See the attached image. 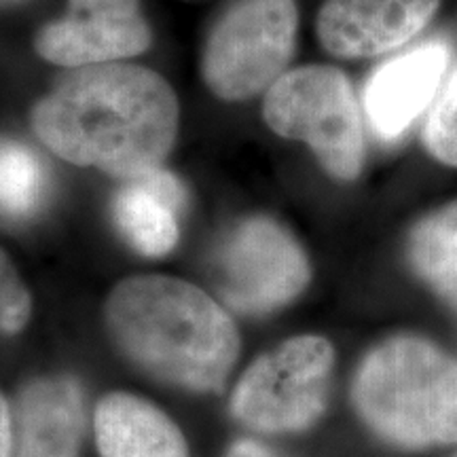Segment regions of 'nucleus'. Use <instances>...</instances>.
<instances>
[{
  "instance_id": "1",
  "label": "nucleus",
  "mask_w": 457,
  "mask_h": 457,
  "mask_svg": "<svg viewBox=\"0 0 457 457\" xmlns=\"http://www.w3.org/2000/svg\"><path fill=\"white\" fill-rule=\"evenodd\" d=\"M179 117V100L163 77L111 62L60 79L32 108V128L66 162L128 180L162 168Z\"/></svg>"
},
{
  "instance_id": "2",
  "label": "nucleus",
  "mask_w": 457,
  "mask_h": 457,
  "mask_svg": "<svg viewBox=\"0 0 457 457\" xmlns=\"http://www.w3.org/2000/svg\"><path fill=\"white\" fill-rule=\"evenodd\" d=\"M106 322L138 367L188 390L220 392L239 356L236 324L219 303L185 279H123L108 296Z\"/></svg>"
},
{
  "instance_id": "3",
  "label": "nucleus",
  "mask_w": 457,
  "mask_h": 457,
  "mask_svg": "<svg viewBox=\"0 0 457 457\" xmlns=\"http://www.w3.org/2000/svg\"><path fill=\"white\" fill-rule=\"evenodd\" d=\"M352 398L370 430L398 447L457 443V362L421 337L398 335L373 347Z\"/></svg>"
},
{
  "instance_id": "4",
  "label": "nucleus",
  "mask_w": 457,
  "mask_h": 457,
  "mask_svg": "<svg viewBox=\"0 0 457 457\" xmlns=\"http://www.w3.org/2000/svg\"><path fill=\"white\" fill-rule=\"evenodd\" d=\"M262 117L278 136L310 145L333 179L356 180L364 165V128L350 79L339 68L286 71L267 89Z\"/></svg>"
},
{
  "instance_id": "5",
  "label": "nucleus",
  "mask_w": 457,
  "mask_h": 457,
  "mask_svg": "<svg viewBox=\"0 0 457 457\" xmlns=\"http://www.w3.org/2000/svg\"><path fill=\"white\" fill-rule=\"evenodd\" d=\"M296 30L295 0H239L205 43V85L227 102L248 100L270 89L293 60Z\"/></svg>"
},
{
  "instance_id": "6",
  "label": "nucleus",
  "mask_w": 457,
  "mask_h": 457,
  "mask_svg": "<svg viewBox=\"0 0 457 457\" xmlns=\"http://www.w3.org/2000/svg\"><path fill=\"white\" fill-rule=\"evenodd\" d=\"M333 362L324 337H293L245 370L233 394V415L259 432L310 428L327 407Z\"/></svg>"
},
{
  "instance_id": "7",
  "label": "nucleus",
  "mask_w": 457,
  "mask_h": 457,
  "mask_svg": "<svg viewBox=\"0 0 457 457\" xmlns=\"http://www.w3.org/2000/svg\"><path fill=\"white\" fill-rule=\"evenodd\" d=\"M312 267L299 242L267 216L237 222L214 259L219 293L239 313H270L295 301L310 284Z\"/></svg>"
},
{
  "instance_id": "8",
  "label": "nucleus",
  "mask_w": 457,
  "mask_h": 457,
  "mask_svg": "<svg viewBox=\"0 0 457 457\" xmlns=\"http://www.w3.org/2000/svg\"><path fill=\"white\" fill-rule=\"evenodd\" d=\"M51 64L83 68L145 54L151 28L140 0H68V13L43 26L34 41Z\"/></svg>"
},
{
  "instance_id": "9",
  "label": "nucleus",
  "mask_w": 457,
  "mask_h": 457,
  "mask_svg": "<svg viewBox=\"0 0 457 457\" xmlns=\"http://www.w3.org/2000/svg\"><path fill=\"white\" fill-rule=\"evenodd\" d=\"M441 0H327L316 30L322 47L343 60L403 47L430 24Z\"/></svg>"
},
{
  "instance_id": "10",
  "label": "nucleus",
  "mask_w": 457,
  "mask_h": 457,
  "mask_svg": "<svg viewBox=\"0 0 457 457\" xmlns=\"http://www.w3.org/2000/svg\"><path fill=\"white\" fill-rule=\"evenodd\" d=\"M449 64L443 43H426L377 68L364 91L369 121L381 138H398L430 104Z\"/></svg>"
},
{
  "instance_id": "11",
  "label": "nucleus",
  "mask_w": 457,
  "mask_h": 457,
  "mask_svg": "<svg viewBox=\"0 0 457 457\" xmlns=\"http://www.w3.org/2000/svg\"><path fill=\"white\" fill-rule=\"evenodd\" d=\"M83 430V392L72 377L37 379L21 390L15 457H79Z\"/></svg>"
},
{
  "instance_id": "12",
  "label": "nucleus",
  "mask_w": 457,
  "mask_h": 457,
  "mask_svg": "<svg viewBox=\"0 0 457 457\" xmlns=\"http://www.w3.org/2000/svg\"><path fill=\"white\" fill-rule=\"evenodd\" d=\"M185 188L162 168L123 180L114 193L112 214L128 242L145 256L168 254L179 242Z\"/></svg>"
},
{
  "instance_id": "13",
  "label": "nucleus",
  "mask_w": 457,
  "mask_h": 457,
  "mask_svg": "<svg viewBox=\"0 0 457 457\" xmlns=\"http://www.w3.org/2000/svg\"><path fill=\"white\" fill-rule=\"evenodd\" d=\"M102 457H188L179 426L155 404L131 394H108L94 415Z\"/></svg>"
},
{
  "instance_id": "14",
  "label": "nucleus",
  "mask_w": 457,
  "mask_h": 457,
  "mask_svg": "<svg viewBox=\"0 0 457 457\" xmlns=\"http://www.w3.org/2000/svg\"><path fill=\"white\" fill-rule=\"evenodd\" d=\"M407 253L417 276L457 305V202L441 205L415 222Z\"/></svg>"
},
{
  "instance_id": "15",
  "label": "nucleus",
  "mask_w": 457,
  "mask_h": 457,
  "mask_svg": "<svg viewBox=\"0 0 457 457\" xmlns=\"http://www.w3.org/2000/svg\"><path fill=\"white\" fill-rule=\"evenodd\" d=\"M49 174L43 159L24 145L0 140V216L24 220L41 210Z\"/></svg>"
},
{
  "instance_id": "16",
  "label": "nucleus",
  "mask_w": 457,
  "mask_h": 457,
  "mask_svg": "<svg viewBox=\"0 0 457 457\" xmlns=\"http://www.w3.org/2000/svg\"><path fill=\"white\" fill-rule=\"evenodd\" d=\"M424 145L436 162L457 168V72L428 117Z\"/></svg>"
},
{
  "instance_id": "17",
  "label": "nucleus",
  "mask_w": 457,
  "mask_h": 457,
  "mask_svg": "<svg viewBox=\"0 0 457 457\" xmlns=\"http://www.w3.org/2000/svg\"><path fill=\"white\" fill-rule=\"evenodd\" d=\"M30 293L4 250H0V333L15 335L30 320Z\"/></svg>"
},
{
  "instance_id": "18",
  "label": "nucleus",
  "mask_w": 457,
  "mask_h": 457,
  "mask_svg": "<svg viewBox=\"0 0 457 457\" xmlns=\"http://www.w3.org/2000/svg\"><path fill=\"white\" fill-rule=\"evenodd\" d=\"M11 447H13V426H11L7 403L0 396V457H11Z\"/></svg>"
},
{
  "instance_id": "19",
  "label": "nucleus",
  "mask_w": 457,
  "mask_h": 457,
  "mask_svg": "<svg viewBox=\"0 0 457 457\" xmlns=\"http://www.w3.org/2000/svg\"><path fill=\"white\" fill-rule=\"evenodd\" d=\"M227 457H279V455H276L271 449L262 447V445L254 441H239L233 445Z\"/></svg>"
}]
</instances>
